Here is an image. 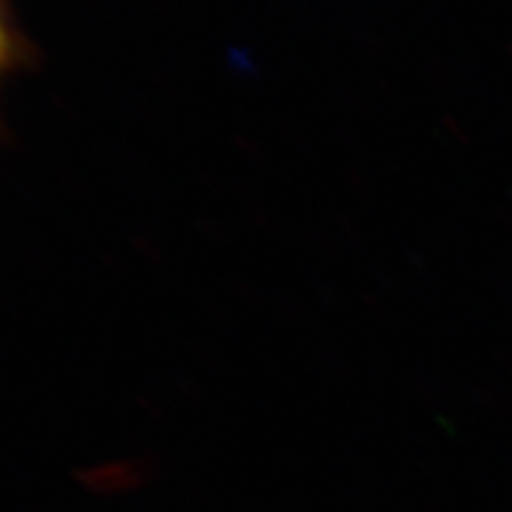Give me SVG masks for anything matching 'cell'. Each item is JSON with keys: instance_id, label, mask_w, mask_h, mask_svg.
<instances>
[{"instance_id": "cell-1", "label": "cell", "mask_w": 512, "mask_h": 512, "mask_svg": "<svg viewBox=\"0 0 512 512\" xmlns=\"http://www.w3.org/2000/svg\"><path fill=\"white\" fill-rule=\"evenodd\" d=\"M8 60H11V34H8L6 13H3V0H0V76L6 71Z\"/></svg>"}]
</instances>
